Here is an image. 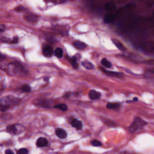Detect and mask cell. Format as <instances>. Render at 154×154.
I'll list each match as a JSON object with an SVG mask.
<instances>
[{
    "instance_id": "cell-1",
    "label": "cell",
    "mask_w": 154,
    "mask_h": 154,
    "mask_svg": "<svg viewBox=\"0 0 154 154\" xmlns=\"http://www.w3.org/2000/svg\"><path fill=\"white\" fill-rule=\"evenodd\" d=\"M147 122L145 121L139 117H136L134 118V121L129 127L128 130L130 133H134L136 131H138L140 129H142L145 126L147 125Z\"/></svg>"
},
{
    "instance_id": "cell-2",
    "label": "cell",
    "mask_w": 154,
    "mask_h": 154,
    "mask_svg": "<svg viewBox=\"0 0 154 154\" xmlns=\"http://www.w3.org/2000/svg\"><path fill=\"white\" fill-rule=\"evenodd\" d=\"M25 128L20 124H15L12 125H9L7 127V131L13 135H18L23 132Z\"/></svg>"
},
{
    "instance_id": "cell-3",
    "label": "cell",
    "mask_w": 154,
    "mask_h": 154,
    "mask_svg": "<svg viewBox=\"0 0 154 154\" xmlns=\"http://www.w3.org/2000/svg\"><path fill=\"white\" fill-rule=\"evenodd\" d=\"M19 100L18 98H13L12 96H7L3 98L1 101V105H8L10 104H16L19 103Z\"/></svg>"
},
{
    "instance_id": "cell-4",
    "label": "cell",
    "mask_w": 154,
    "mask_h": 154,
    "mask_svg": "<svg viewBox=\"0 0 154 154\" xmlns=\"http://www.w3.org/2000/svg\"><path fill=\"white\" fill-rule=\"evenodd\" d=\"M100 69L107 76L112 77H117V78H121L123 77V73H122L117 72L108 71H107V70L103 69V68H100Z\"/></svg>"
},
{
    "instance_id": "cell-5",
    "label": "cell",
    "mask_w": 154,
    "mask_h": 154,
    "mask_svg": "<svg viewBox=\"0 0 154 154\" xmlns=\"http://www.w3.org/2000/svg\"><path fill=\"white\" fill-rule=\"evenodd\" d=\"M116 15L115 14L110 13L107 14L104 18V21L106 24H110L112 23L113 21H115L116 19Z\"/></svg>"
},
{
    "instance_id": "cell-6",
    "label": "cell",
    "mask_w": 154,
    "mask_h": 154,
    "mask_svg": "<svg viewBox=\"0 0 154 154\" xmlns=\"http://www.w3.org/2000/svg\"><path fill=\"white\" fill-rule=\"evenodd\" d=\"M53 50L51 47L48 46H45L43 48V54L47 57H50L53 55Z\"/></svg>"
},
{
    "instance_id": "cell-7",
    "label": "cell",
    "mask_w": 154,
    "mask_h": 154,
    "mask_svg": "<svg viewBox=\"0 0 154 154\" xmlns=\"http://www.w3.org/2000/svg\"><path fill=\"white\" fill-rule=\"evenodd\" d=\"M89 98L92 99V100H95V99H98L101 98V93L97 92V91L95 90H91L89 94Z\"/></svg>"
},
{
    "instance_id": "cell-8",
    "label": "cell",
    "mask_w": 154,
    "mask_h": 154,
    "mask_svg": "<svg viewBox=\"0 0 154 154\" xmlns=\"http://www.w3.org/2000/svg\"><path fill=\"white\" fill-rule=\"evenodd\" d=\"M48 144V141L47 139L41 137L37 139L36 141V146L39 147H42L47 146Z\"/></svg>"
},
{
    "instance_id": "cell-9",
    "label": "cell",
    "mask_w": 154,
    "mask_h": 154,
    "mask_svg": "<svg viewBox=\"0 0 154 154\" xmlns=\"http://www.w3.org/2000/svg\"><path fill=\"white\" fill-rule=\"evenodd\" d=\"M25 19L27 21L30 23H35L37 21V16L33 14H27L25 16Z\"/></svg>"
},
{
    "instance_id": "cell-10",
    "label": "cell",
    "mask_w": 154,
    "mask_h": 154,
    "mask_svg": "<svg viewBox=\"0 0 154 154\" xmlns=\"http://www.w3.org/2000/svg\"><path fill=\"white\" fill-rule=\"evenodd\" d=\"M56 135L60 139H65L67 137V133L66 131L61 128H57L55 130Z\"/></svg>"
},
{
    "instance_id": "cell-11",
    "label": "cell",
    "mask_w": 154,
    "mask_h": 154,
    "mask_svg": "<svg viewBox=\"0 0 154 154\" xmlns=\"http://www.w3.org/2000/svg\"><path fill=\"white\" fill-rule=\"evenodd\" d=\"M72 126L77 129H81L83 128V123L77 119H72L71 122Z\"/></svg>"
},
{
    "instance_id": "cell-12",
    "label": "cell",
    "mask_w": 154,
    "mask_h": 154,
    "mask_svg": "<svg viewBox=\"0 0 154 154\" xmlns=\"http://www.w3.org/2000/svg\"><path fill=\"white\" fill-rule=\"evenodd\" d=\"M105 9L108 11H110V12H115L117 10V7L115 4L113 3L108 2L105 4Z\"/></svg>"
},
{
    "instance_id": "cell-13",
    "label": "cell",
    "mask_w": 154,
    "mask_h": 154,
    "mask_svg": "<svg viewBox=\"0 0 154 154\" xmlns=\"http://www.w3.org/2000/svg\"><path fill=\"white\" fill-rule=\"evenodd\" d=\"M112 41L113 42L115 43V45H116V47L120 50V51H125V47L123 46V45L119 41H118L117 39H112Z\"/></svg>"
},
{
    "instance_id": "cell-14",
    "label": "cell",
    "mask_w": 154,
    "mask_h": 154,
    "mask_svg": "<svg viewBox=\"0 0 154 154\" xmlns=\"http://www.w3.org/2000/svg\"><path fill=\"white\" fill-rule=\"evenodd\" d=\"M73 46L75 47V48H77V49H84L85 48H86L87 45H85L84 43L79 41H76L73 42Z\"/></svg>"
},
{
    "instance_id": "cell-15",
    "label": "cell",
    "mask_w": 154,
    "mask_h": 154,
    "mask_svg": "<svg viewBox=\"0 0 154 154\" xmlns=\"http://www.w3.org/2000/svg\"><path fill=\"white\" fill-rule=\"evenodd\" d=\"M145 48L151 53H154V43L152 42H149L145 44Z\"/></svg>"
},
{
    "instance_id": "cell-16",
    "label": "cell",
    "mask_w": 154,
    "mask_h": 154,
    "mask_svg": "<svg viewBox=\"0 0 154 154\" xmlns=\"http://www.w3.org/2000/svg\"><path fill=\"white\" fill-rule=\"evenodd\" d=\"M120 107H121V105L119 103H113V102H109L107 105V108L111 110L118 109Z\"/></svg>"
},
{
    "instance_id": "cell-17",
    "label": "cell",
    "mask_w": 154,
    "mask_h": 154,
    "mask_svg": "<svg viewBox=\"0 0 154 154\" xmlns=\"http://www.w3.org/2000/svg\"><path fill=\"white\" fill-rule=\"evenodd\" d=\"M81 63H82V65L87 69H90V70L92 69H93V67H94V66L92 63L90 62L89 61H87V60H85V61H82Z\"/></svg>"
},
{
    "instance_id": "cell-18",
    "label": "cell",
    "mask_w": 154,
    "mask_h": 154,
    "mask_svg": "<svg viewBox=\"0 0 154 154\" xmlns=\"http://www.w3.org/2000/svg\"><path fill=\"white\" fill-rule=\"evenodd\" d=\"M55 108L60 110L63 111H65L67 110V106L65 104H60L54 106Z\"/></svg>"
},
{
    "instance_id": "cell-19",
    "label": "cell",
    "mask_w": 154,
    "mask_h": 154,
    "mask_svg": "<svg viewBox=\"0 0 154 154\" xmlns=\"http://www.w3.org/2000/svg\"><path fill=\"white\" fill-rule=\"evenodd\" d=\"M54 54H55V55L57 57H58V58H61L62 57H63V50H62L61 48H57V49L55 50Z\"/></svg>"
},
{
    "instance_id": "cell-20",
    "label": "cell",
    "mask_w": 154,
    "mask_h": 154,
    "mask_svg": "<svg viewBox=\"0 0 154 154\" xmlns=\"http://www.w3.org/2000/svg\"><path fill=\"white\" fill-rule=\"evenodd\" d=\"M101 63L102 64V65H104L105 67H107V68H110L112 66V65L111 63L107 60L106 59H103L101 60Z\"/></svg>"
},
{
    "instance_id": "cell-21",
    "label": "cell",
    "mask_w": 154,
    "mask_h": 154,
    "mask_svg": "<svg viewBox=\"0 0 154 154\" xmlns=\"http://www.w3.org/2000/svg\"><path fill=\"white\" fill-rule=\"evenodd\" d=\"M71 65L74 69H77V68L78 67V63H77V59L76 57V56L72 57V59L71 60Z\"/></svg>"
},
{
    "instance_id": "cell-22",
    "label": "cell",
    "mask_w": 154,
    "mask_h": 154,
    "mask_svg": "<svg viewBox=\"0 0 154 154\" xmlns=\"http://www.w3.org/2000/svg\"><path fill=\"white\" fill-rule=\"evenodd\" d=\"M21 89L22 92H29L31 91V87L29 85L25 84V85H23V86L21 87Z\"/></svg>"
},
{
    "instance_id": "cell-23",
    "label": "cell",
    "mask_w": 154,
    "mask_h": 154,
    "mask_svg": "<svg viewBox=\"0 0 154 154\" xmlns=\"http://www.w3.org/2000/svg\"><path fill=\"white\" fill-rule=\"evenodd\" d=\"M91 145H92L93 146L98 147V146H101L102 145V143L98 140H92V141H91Z\"/></svg>"
},
{
    "instance_id": "cell-24",
    "label": "cell",
    "mask_w": 154,
    "mask_h": 154,
    "mask_svg": "<svg viewBox=\"0 0 154 154\" xmlns=\"http://www.w3.org/2000/svg\"><path fill=\"white\" fill-rule=\"evenodd\" d=\"M28 151L25 148H22L17 152V154H28Z\"/></svg>"
},
{
    "instance_id": "cell-25",
    "label": "cell",
    "mask_w": 154,
    "mask_h": 154,
    "mask_svg": "<svg viewBox=\"0 0 154 154\" xmlns=\"http://www.w3.org/2000/svg\"><path fill=\"white\" fill-rule=\"evenodd\" d=\"M15 10L18 11V12H22V11L25 10V7H22V6H19V7H18L17 8H16Z\"/></svg>"
},
{
    "instance_id": "cell-26",
    "label": "cell",
    "mask_w": 154,
    "mask_h": 154,
    "mask_svg": "<svg viewBox=\"0 0 154 154\" xmlns=\"http://www.w3.org/2000/svg\"><path fill=\"white\" fill-rule=\"evenodd\" d=\"M11 42H12V43H17L18 42V39L17 37H14L13 39V40L12 41H11Z\"/></svg>"
},
{
    "instance_id": "cell-27",
    "label": "cell",
    "mask_w": 154,
    "mask_h": 154,
    "mask_svg": "<svg viewBox=\"0 0 154 154\" xmlns=\"http://www.w3.org/2000/svg\"><path fill=\"white\" fill-rule=\"evenodd\" d=\"M1 41L2 42H10V41H9L8 38H6V37H3L1 39Z\"/></svg>"
},
{
    "instance_id": "cell-28",
    "label": "cell",
    "mask_w": 154,
    "mask_h": 154,
    "mask_svg": "<svg viewBox=\"0 0 154 154\" xmlns=\"http://www.w3.org/2000/svg\"><path fill=\"white\" fill-rule=\"evenodd\" d=\"M5 26L4 24H1V25H0V31H1V32H3L4 30H5Z\"/></svg>"
},
{
    "instance_id": "cell-29",
    "label": "cell",
    "mask_w": 154,
    "mask_h": 154,
    "mask_svg": "<svg viewBox=\"0 0 154 154\" xmlns=\"http://www.w3.org/2000/svg\"><path fill=\"white\" fill-rule=\"evenodd\" d=\"M5 154H14V153L11 150L7 149V150L5 151Z\"/></svg>"
},
{
    "instance_id": "cell-30",
    "label": "cell",
    "mask_w": 154,
    "mask_h": 154,
    "mask_svg": "<svg viewBox=\"0 0 154 154\" xmlns=\"http://www.w3.org/2000/svg\"><path fill=\"white\" fill-rule=\"evenodd\" d=\"M70 95H71V93H66L64 97H65V98H69Z\"/></svg>"
},
{
    "instance_id": "cell-31",
    "label": "cell",
    "mask_w": 154,
    "mask_h": 154,
    "mask_svg": "<svg viewBox=\"0 0 154 154\" xmlns=\"http://www.w3.org/2000/svg\"><path fill=\"white\" fill-rule=\"evenodd\" d=\"M120 154H134V153H129V152H122L121 153H120Z\"/></svg>"
},
{
    "instance_id": "cell-32",
    "label": "cell",
    "mask_w": 154,
    "mask_h": 154,
    "mask_svg": "<svg viewBox=\"0 0 154 154\" xmlns=\"http://www.w3.org/2000/svg\"><path fill=\"white\" fill-rule=\"evenodd\" d=\"M137 100H138V98H134V101H137Z\"/></svg>"
},
{
    "instance_id": "cell-33",
    "label": "cell",
    "mask_w": 154,
    "mask_h": 154,
    "mask_svg": "<svg viewBox=\"0 0 154 154\" xmlns=\"http://www.w3.org/2000/svg\"><path fill=\"white\" fill-rule=\"evenodd\" d=\"M152 72H154V71H152Z\"/></svg>"
}]
</instances>
